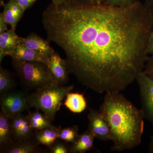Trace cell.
Wrapping results in <instances>:
<instances>
[{
  "label": "cell",
  "instance_id": "cell-2",
  "mask_svg": "<svg viewBox=\"0 0 153 153\" xmlns=\"http://www.w3.org/2000/svg\"><path fill=\"white\" fill-rule=\"evenodd\" d=\"M100 112L109 123L113 151L131 150L140 144L144 114L120 92L105 93Z\"/></svg>",
  "mask_w": 153,
  "mask_h": 153
},
{
  "label": "cell",
  "instance_id": "cell-8",
  "mask_svg": "<svg viewBox=\"0 0 153 153\" xmlns=\"http://www.w3.org/2000/svg\"><path fill=\"white\" fill-rule=\"evenodd\" d=\"M47 66L53 83L60 85L68 83L69 72L66 60L62 59L57 52H55L49 57Z\"/></svg>",
  "mask_w": 153,
  "mask_h": 153
},
{
  "label": "cell",
  "instance_id": "cell-18",
  "mask_svg": "<svg viewBox=\"0 0 153 153\" xmlns=\"http://www.w3.org/2000/svg\"><path fill=\"white\" fill-rule=\"evenodd\" d=\"M66 97L64 105L71 112L80 113L87 108V102L83 93L70 92Z\"/></svg>",
  "mask_w": 153,
  "mask_h": 153
},
{
  "label": "cell",
  "instance_id": "cell-1",
  "mask_svg": "<svg viewBox=\"0 0 153 153\" xmlns=\"http://www.w3.org/2000/svg\"><path fill=\"white\" fill-rule=\"evenodd\" d=\"M42 22L69 74L97 93L121 92L144 68L153 13L140 1L125 7L52 3Z\"/></svg>",
  "mask_w": 153,
  "mask_h": 153
},
{
  "label": "cell",
  "instance_id": "cell-20",
  "mask_svg": "<svg viewBox=\"0 0 153 153\" xmlns=\"http://www.w3.org/2000/svg\"><path fill=\"white\" fill-rule=\"evenodd\" d=\"M14 76L7 69L0 67V95L10 92L16 87Z\"/></svg>",
  "mask_w": 153,
  "mask_h": 153
},
{
  "label": "cell",
  "instance_id": "cell-7",
  "mask_svg": "<svg viewBox=\"0 0 153 153\" xmlns=\"http://www.w3.org/2000/svg\"><path fill=\"white\" fill-rule=\"evenodd\" d=\"M88 115L89 125L88 129L91 130L95 138L102 141L111 139V131L109 123L99 111L89 108Z\"/></svg>",
  "mask_w": 153,
  "mask_h": 153
},
{
  "label": "cell",
  "instance_id": "cell-5",
  "mask_svg": "<svg viewBox=\"0 0 153 153\" xmlns=\"http://www.w3.org/2000/svg\"><path fill=\"white\" fill-rule=\"evenodd\" d=\"M29 95L23 91L13 90L1 96V109L10 118L22 113L30 107Z\"/></svg>",
  "mask_w": 153,
  "mask_h": 153
},
{
  "label": "cell",
  "instance_id": "cell-14",
  "mask_svg": "<svg viewBox=\"0 0 153 153\" xmlns=\"http://www.w3.org/2000/svg\"><path fill=\"white\" fill-rule=\"evenodd\" d=\"M14 142L10 118L1 109L0 112V149L2 153Z\"/></svg>",
  "mask_w": 153,
  "mask_h": 153
},
{
  "label": "cell",
  "instance_id": "cell-13",
  "mask_svg": "<svg viewBox=\"0 0 153 153\" xmlns=\"http://www.w3.org/2000/svg\"><path fill=\"white\" fill-rule=\"evenodd\" d=\"M3 6L4 11L2 14L5 21L11 28L16 30L25 11L14 0H9L7 3L3 4Z\"/></svg>",
  "mask_w": 153,
  "mask_h": 153
},
{
  "label": "cell",
  "instance_id": "cell-16",
  "mask_svg": "<svg viewBox=\"0 0 153 153\" xmlns=\"http://www.w3.org/2000/svg\"><path fill=\"white\" fill-rule=\"evenodd\" d=\"M35 139L23 140L14 142L6 148L2 153H36L42 152Z\"/></svg>",
  "mask_w": 153,
  "mask_h": 153
},
{
  "label": "cell",
  "instance_id": "cell-26",
  "mask_svg": "<svg viewBox=\"0 0 153 153\" xmlns=\"http://www.w3.org/2000/svg\"><path fill=\"white\" fill-rule=\"evenodd\" d=\"M82 4H103L104 0H67Z\"/></svg>",
  "mask_w": 153,
  "mask_h": 153
},
{
  "label": "cell",
  "instance_id": "cell-29",
  "mask_svg": "<svg viewBox=\"0 0 153 153\" xmlns=\"http://www.w3.org/2000/svg\"><path fill=\"white\" fill-rule=\"evenodd\" d=\"M143 4L148 10L153 13V0H146Z\"/></svg>",
  "mask_w": 153,
  "mask_h": 153
},
{
  "label": "cell",
  "instance_id": "cell-15",
  "mask_svg": "<svg viewBox=\"0 0 153 153\" xmlns=\"http://www.w3.org/2000/svg\"><path fill=\"white\" fill-rule=\"evenodd\" d=\"M95 138L93 133L89 129L79 134L76 141L70 146V153H85L94 149V141Z\"/></svg>",
  "mask_w": 153,
  "mask_h": 153
},
{
  "label": "cell",
  "instance_id": "cell-28",
  "mask_svg": "<svg viewBox=\"0 0 153 153\" xmlns=\"http://www.w3.org/2000/svg\"><path fill=\"white\" fill-rule=\"evenodd\" d=\"M148 55H153V28L151 32L147 47Z\"/></svg>",
  "mask_w": 153,
  "mask_h": 153
},
{
  "label": "cell",
  "instance_id": "cell-23",
  "mask_svg": "<svg viewBox=\"0 0 153 153\" xmlns=\"http://www.w3.org/2000/svg\"><path fill=\"white\" fill-rule=\"evenodd\" d=\"M140 0H104L103 4L116 7L129 6L139 1Z\"/></svg>",
  "mask_w": 153,
  "mask_h": 153
},
{
  "label": "cell",
  "instance_id": "cell-22",
  "mask_svg": "<svg viewBox=\"0 0 153 153\" xmlns=\"http://www.w3.org/2000/svg\"><path fill=\"white\" fill-rule=\"evenodd\" d=\"M68 143L58 138L52 146L50 147V153H68L70 152L69 149L67 144Z\"/></svg>",
  "mask_w": 153,
  "mask_h": 153
},
{
  "label": "cell",
  "instance_id": "cell-17",
  "mask_svg": "<svg viewBox=\"0 0 153 153\" xmlns=\"http://www.w3.org/2000/svg\"><path fill=\"white\" fill-rule=\"evenodd\" d=\"M60 129L54 125L41 130L35 131L34 139L38 144L50 148L59 138Z\"/></svg>",
  "mask_w": 153,
  "mask_h": 153
},
{
  "label": "cell",
  "instance_id": "cell-9",
  "mask_svg": "<svg viewBox=\"0 0 153 153\" xmlns=\"http://www.w3.org/2000/svg\"><path fill=\"white\" fill-rule=\"evenodd\" d=\"M14 141L34 138V130L30 126L27 117L22 114L10 118Z\"/></svg>",
  "mask_w": 153,
  "mask_h": 153
},
{
  "label": "cell",
  "instance_id": "cell-25",
  "mask_svg": "<svg viewBox=\"0 0 153 153\" xmlns=\"http://www.w3.org/2000/svg\"><path fill=\"white\" fill-rule=\"evenodd\" d=\"M21 6L24 10L29 8L33 6L37 0H14Z\"/></svg>",
  "mask_w": 153,
  "mask_h": 153
},
{
  "label": "cell",
  "instance_id": "cell-6",
  "mask_svg": "<svg viewBox=\"0 0 153 153\" xmlns=\"http://www.w3.org/2000/svg\"><path fill=\"white\" fill-rule=\"evenodd\" d=\"M136 80L139 86L145 118L153 126V79L143 71L138 74Z\"/></svg>",
  "mask_w": 153,
  "mask_h": 153
},
{
  "label": "cell",
  "instance_id": "cell-12",
  "mask_svg": "<svg viewBox=\"0 0 153 153\" xmlns=\"http://www.w3.org/2000/svg\"><path fill=\"white\" fill-rule=\"evenodd\" d=\"M11 28L0 34V51L5 55L11 56L16 47L23 43L24 38L20 37Z\"/></svg>",
  "mask_w": 153,
  "mask_h": 153
},
{
  "label": "cell",
  "instance_id": "cell-3",
  "mask_svg": "<svg viewBox=\"0 0 153 153\" xmlns=\"http://www.w3.org/2000/svg\"><path fill=\"white\" fill-rule=\"evenodd\" d=\"M73 88V85H60L52 82L29 94V107L41 111L49 120L53 121L63 100Z\"/></svg>",
  "mask_w": 153,
  "mask_h": 153
},
{
  "label": "cell",
  "instance_id": "cell-10",
  "mask_svg": "<svg viewBox=\"0 0 153 153\" xmlns=\"http://www.w3.org/2000/svg\"><path fill=\"white\" fill-rule=\"evenodd\" d=\"M49 42L48 40H45L35 33H32L24 38L22 44L38 53L50 57L55 51L50 46Z\"/></svg>",
  "mask_w": 153,
  "mask_h": 153
},
{
  "label": "cell",
  "instance_id": "cell-19",
  "mask_svg": "<svg viewBox=\"0 0 153 153\" xmlns=\"http://www.w3.org/2000/svg\"><path fill=\"white\" fill-rule=\"evenodd\" d=\"M36 110V111H30L27 115L30 126L34 131L41 130L54 126L44 114Z\"/></svg>",
  "mask_w": 153,
  "mask_h": 153
},
{
  "label": "cell",
  "instance_id": "cell-27",
  "mask_svg": "<svg viewBox=\"0 0 153 153\" xmlns=\"http://www.w3.org/2000/svg\"><path fill=\"white\" fill-rule=\"evenodd\" d=\"M7 23H6L2 14L1 13L0 14V34L5 33L6 31H7Z\"/></svg>",
  "mask_w": 153,
  "mask_h": 153
},
{
  "label": "cell",
  "instance_id": "cell-11",
  "mask_svg": "<svg viewBox=\"0 0 153 153\" xmlns=\"http://www.w3.org/2000/svg\"><path fill=\"white\" fill-rule=\"evenodd\" d=\"M12 59L23 61L41 62L48 65L49 57L26 47L22 43L16 47L11 55Z\"/></svg>",
  "mask_w": 153,
  "mask_h": 153
},
{
  "label": "cell",
  "instance_id": "cell-24",
  "mask_svg": "<svg viewBox=\"0 0 153 153\" xmlns=\"http://www.w3.org/2000/svg\"><path fill=\"white\" fill-rule=\"evenodd\" d=\"M143 71L145 74L153 79V55L148 57Z\"/></svg>",
  "mask_w": 153,
  "mask_h": 153
},
{
  "label": "cell",
  "instance_id": "cell-31",
  "mask_svg": "<svg viewBox=\"0 0 153 153\" xmlns=\"http://www.w3.org/2000/svg\"><path fill=\"white\" fill-rule=\"evenodd\" d=\"M66 1L67 0H52V3L55 4H60Z\"/></svg>",
  "mask_w": 153,
  "mask_h": 153
},
{
  "label": "cell",
  "instance_id": "cell-4",
  "mask_svg": "<svg viewBox=\"0 0 153 153\" xmlns=\"http://www.w3.org/2000/svg\"><path fill=\"white\" fill-rule=\"evenodd\" d=\"M12 64L20 81L27 88L36 90L53 82L45 63L12 59Z\"/></svg>",
  "mask_w": 153,
  "mask_h": 153
},
{
  "label": "cell",
  "instance_id": "cell-30",
  "mask_svg": "<svg viewBox=\"0 0 153 153\" xmlns=\"http://www.w3.org/2000/svg\"><path fill=\"white\" fill-rule=\"evenodd\" d=\"M149 151L151 153H153V134L151 137L150 143L149 146Z\"/></svg>",
  "mask_w": 153,
  "mask_h": 153
},
{
  "label": "cell",
  "instance_id": "cell-21",
  "mask_svg": "<svg viewBox=\"0 0 153 153\" xmlns=\"http://www.w3.org/2000/svg\"><path fill=\"white\" fill-rule=\"evenodd\" d=\"M78 131V126L76 125L65 128H60L58 138L67 143H74L79 137Z\"/></svg>",
  "mask_w": 153,
  "mask_h": 153
}]
</instances>
